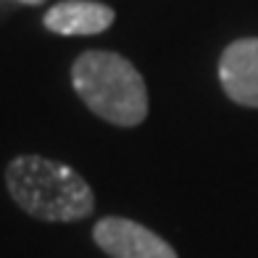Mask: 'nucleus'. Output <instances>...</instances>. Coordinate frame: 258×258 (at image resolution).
<instances>
[{
	"mask_svg": "<svg viewBox=\"0 0 258 258\" xmlns=\"http://www.w3.org/2000/svg\"><path fill=\"white\" fill-rule=\"evenodd\" d=\"M72 85L85 105L113 126H137L148 116V87L129 58L87 50L72 66Z\"/></svg>",
	"mask_w": 258,
	"mask_h": 258,
	"instance_id": "2",
	"label": "nucleus"
},
{
	"mask_svg": "<svg viewBox=\"0 0 258 258\" xmlns=\"http://www.w3.org/2000/svg\"><path fill=\"white\" fill-rule=\"evenodd\" d=\"M92 240L108 258H179L153 229L124 216H105L92 227Z\"/></svg>",
	"mask_w": 258,
	"mask_h": 258,
	"instance_id": "3",
	"label": "nucleus"
},
{
	"mask_svg": "<svg viewBox=\"0 0 258 258\" xmlns=\"http://www.w3.org/2000/svg\"><path fill=\"white\" fill-rule=\"evenodd\" d=\"M219 82L229 100L258 108V37H242L227 45L219 58Z\"/></svg>",
	"mask_w": 258,
	"mask_h": 258,
	"instance_id": "4",
	"label": "nucleus"
},
{
	"mask_svg": "<svg viewBox=\"0 0 258 258\" xmlns=\"http://www.w3.org/2000/svg\"><path fill=\"white\" fill-rule=\"evenodd\" d=\"M113 8L92 0H63L42 16L45 29L55 34H100L113 24Z\"/></svg>",
	"mask_w": 258,
	"mask_h": 258,
	"instance_id": "5",
	"label": "nucleus"
},
{
	"mask_svg": "<svg viewBox=\"0 0 258 258\" xmlns=\"http://www.w3.org/2000/svg\"><path fill=\"white\" fill-rule=\"evenodd\" d=\"M8 195L40 221H82L95 211V192L72 166L45 156H16L6 166Z\"/></svg>",
	"mask_w": 258,
	"mask_h": 258,
	"instance_id": "1",
	"label": "nucleus"
},
{
	"mask_svg": "<svg viewBox=\"0 0 258 258\" xmlns=\"http://www.w3.org/2000/svg\"><path fill=\"white\" fill-rule=\"evenodd\" d=\"M19 3H24V6H37V3H42V0H19Z\"/></svg>",
	"mask_w": 258,
	"mask_h": 258,
	"instance_id": "6",
	"label": "nucleus"
}]
</instances>
